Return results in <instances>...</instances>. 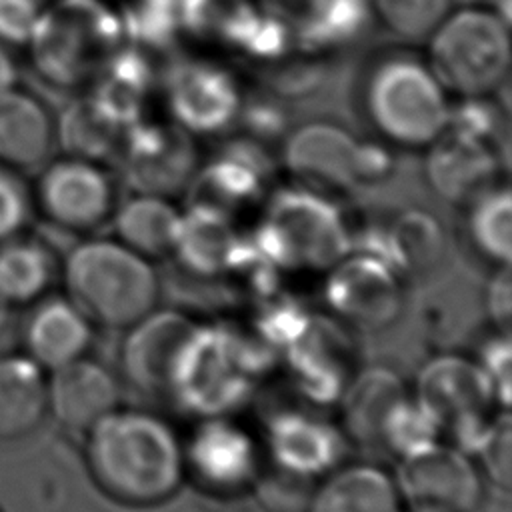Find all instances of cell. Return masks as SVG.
I'll list each match as a JSON object with an SVG mask.
<instances>
[{
  "mask_svg": "<svg viewBox=\"0 0 512 512\" xmlns=\"http://www.w3.org/2000/svg\"><path fill=\"white\" fill-rule=\"evenodd\" d=\"M180 220L182 210L170 198L140 192L118 202L110 218L114 236L152 262L172 256Z\"/></svg>",
  "mask_w": 512,
  "mask_h": 512,
  "instance_id": "83f0119b",
  "label": "cell"
},
{
  "mask_svg": "<svg viewBox=\"0 0 512 512\" xmlns=\"http://www.w3.org/2000/svg\"><path fill=\"white\" fill-rule=\"evenodd\" d=\"M120 16L130 46L162 48L182 32L178 0H136Z\"/></svg>",
  "mask_w": 512,
  "mask_h": 512,
  "instance_id": "e575fe53",
  "label": "cell"
},
{
  "mask_svg": "<svg viewBox=\"0 0 512 512\" xmlns=\"http://www.w3.org/2000/svg\"><path fill=\"white\" fill-rule=\"evenodd\" d=\"M18 84V66L10 46L0 42V94Z\"/></svg>",
  "mask_w": 512,
  "mask_h": 512,
  "instance_id": "b9f144b4",
  "label": "cell"
},
{
  "mask_svg": "<svg viewBox=\"0 0 512 512\" xmlns=\"http://www.w3.org/2000/svg\"><path fill=\"white\" fill-rule=\"evenodd\" d=\"M42 8L40 0H0V42L26 46Z\"/></svg>",
  "mask_w": 512,
  "mask_h": 512,
  "instance_id": "ab89813d",
  "label": "cell"
},
{
  "mask_svg": "<svg viewBox=\"0 0 512 512\" xmlns=\"http://www.w3.org/2000/svg\"><path fill=\"white\" fill-rule=\"evenodd\" d=\"M30 192L34 210L70 234L96 232L110 222L118 204L116 184L106 166L68 154L46 160Z\"/></svg>",
  "mask_w": 512,
  "mask_h": 512,
  "instance_id": "30bf717a",
  "label": "cell"
},
{
  "mask_svg": "<svg viewBox=\"0 0 512 512\" xmlns=\"http://www.w3.org/2000/svg\"><path fill=\"white\" fill-rule=\"evenodd\" d=\"M266 180V158L258 142L228 146L226 152L196 170L188 184L190 204L210 206L234 216L238 210L254 204Z\"/></svg>",
  "mask_w": 512,
  "mask_h": 512,
  "instance_id": "7402d4cb",
  "label": "cell"
},
{
  "mask_svg": "<svg viewBox=\"0 0 512 512\" xmlns=\"http://www.w3.org/2000/svg\"><path fill=\"white\" fill-rule=\"evenodd\" d=\"M438 422L416 402L414 396H404L384 418L378 444L398 458L410 456L440 440Z\"/></svg>",
  "mask_w": 512,
  "mask_h": 512,
  "instance_id": "836d02e7",
  "label": "cell"
},
{
  "mask_svg": "<svg viewBox=\"0 0 512 512\" xmlns=\"http://www.w3.org/2000/svg\"><path fill=\"white\" fill-rule=\"evenodd\" d=\"M254 238V252L274 272H326L352 250V240L338 208L324 192L306 186L272 194Z\"/></svg>",
  "mask_w": 512,
  "mask_h": 512,
  "instance_id": "5b68a950",
  "label": "cell"
},
{
  "mask_svg": "<svg viewBox=\"0 0 512 512\" xmlns=\"http://www.w3.org/2000/svg\"><path fill=\"white\" fill-rule=\"evenodd\" d=\"M410 512H424V510H410Z\"/></svg>",
  "mask_w": 512,
  "mask_h": 512,
  "instance_id": "ee69618b",
  "label": "cell"
},
{
  "mask_svg": "<svg viewBox=\"0 0 512 512\" xmlns=\"http://www.w3.org/2000/svg\"><path fill=\"white\" fill-rule=\"evenodd\" d=\"M198 322L172 308H154L126 328L120 374L142 394L168 398L180 356Z\"/></svg>",
  "mask_w": 512,
  "mask_h": 512,
  "instance_id": "9a60e30c",
  "label": "cell"
},
{
  "mask_svg": "<svg viewBox=\"0 0 512 512\" xmlns=\"http://www.w3.org/2000/svg\"><path fill=\"white\" fill-rule=\"evenodd\" d=\"M376 134L392 146L428 148L448 126V92L420 58L396 54L376 62L362 92Z\"/></svg>",
  "mask_w": 512,
  "mask_h": 512,
  "instance_id": "277c9868",
  "label": "cell"
},
{
  "mask_svg": "<svg viewBox=\"0 0 512 512\" xmlns=\"http://www.w3.org/2000/svg\"><path fill=\"white\" fill-rule=\"evenodd\" d=\"M510 356H512V346L506 330L500 336L488 338L476 356V362L480 364V368L484 370V374L488 376L494 388L498 406L506 410H508L510 392H512V358Z\"/></svg>",
  "mask_w": 512,
  "mask_h": 512,
  "instance_id": "f35d334b",
  "label": "cell"
},
{
  "mask_svg": "<svg viewBox=\"0 0 512 512\" xmlns=\"http://www.w3.org/2000/svg\"><path fill=\"white\" fill-rule=\"evenodd\" d=\"M14 318V306L0 292V340L8 334Z\"/></svg>",
  "mask_w": 512,
  "mask_h": 512,
  "instance_id": "7bdbcfd3",
  "label": "cell"
},
{
  "mask_svg": "<svg viewBox=\"0 0 512 512\" xmlns=\"http://www.w3.org/2000/svg\"><path fill=\"white\" fill-rule=\"evenodd\" d=\"M394 480L410 510L474 512L482 500V472L474 458L440 440L400 458Z\"/></svg>",
  "mask_w": 512,
  "mask_h": 512,
  "instance_id": "7c38bea8",
  "label": "cell"
},
{
  "mask_svg": "<svg viewBox=\"0 0 512 512\" xmlns=\"http://www.w3.org/2000/svg\"><path fill=\"white\" fill-rule=\"evenodd\" d=\"M92 340L94 324L68 296L36 300L22 330L24 354L46 372L86 356Z\"/></svg>",
  "mask_w": 512,
  "mask_h": 512,
  "instance_id": "ffe728a7",
  "label": "cell"
},
{
  "mask_svg": "<svg viewBox=\"0 0 512 512\" xmlns=\"http://www.w3.org/2000/svg\"><path fill=\"white\" fill-rule=\"evenodd\" d=\"M510 434H512L510 414L508 410H498L486 436L482 438L480 446L474 452V456L480 460L478 462L480 472L502 488L510 486V474H512Z\"/></svg>",
  "mask_w": 512,
  "mask_h": 512,
  "instance_id": "d590c367",
  "label": "cell"
},
{
  "mask_svg": "<svg viewBox=\"0 0 512 512\" xmlns=\"http://www.w3.org/2000/svg\"><path fill=\"white\" fill-rule=\"evenodd\" d=\"M466 206L464 230L470 246L482 260L508 266L512 258V196L508 186L496 184Z\"/></svg>",
  "mask_w": 512,
  "mask_h": 512,
  "instance_id": "4dcf8cb0",
  "label": "cell"
},
{
  "mask_svg": "<svg viewBox=\"0 0 512 512\" xmlns=\"http://www.w3.org/2000/svg\"><path fill=\"white\" fill-rule=\"evenodd\" d=\"M32 210V192L20 172L0 166V244L24 232Z\"/></svg>",
  "mask_w": 512,
  "mask_h": 512,
  "instance_id": "74e56055",
  "label": "cell"
},
{
  "mask_svg": "<svg viewBox=\"0 0 512 512\" xmlns=\"http://www.w3.org/2000/svg\"><path fill=\"white\" fill-rule=\"evenodd\" d=\"M402 378L384 366H370L350 376L342 394V432L356 444L374 446L388 412L406 396Z\"/></svg>",
  "mask_w": 512,
  "mask_h": 512,
  "instance_id": "4316f807",
  "label": "cell"
},
{
  "mask_svg": "<svg viewBox=\"0 0 512 512\" xmlns=\"http://www.w3.org/2000/svg\"><path fill=\"white\" fill-rule=\"evenodd\" d=\"M376 236L378 244L366 250L382 256L400 276L432 270L440 262L446 244L440 220L418 208L400 212Z\"/></svg>",
  "mask_w": 512,
  "mask_h": 512,
  "instance_id": "f1b7e54d",
  "label": "cell"
},
{
  "mask_svg": "<svg viewBox=\"0 0 512 512\" xmlns=\"http://www.w3.org/2000/svg\"><path fill=\"white\" fill-rule=\"evenodd\" d=\"M324 300L338 322L366 332L382 330L402 308L400 274L374 252L350 250L326 270Z\"/></svg>",
  "mask_w": 512,
  "mask_h": 512,
  "instance_id": "8fae6325",
  "label": "cell"
},
{
  "mask_svg": "<svg viewBox=\"0 0 512 512\" xmlns=\"http://www.w3.org/2000/svg\"><path fill=\"white\" fill-rule=\"evenodd\" d=\"M378 144L360 142L348 128L316 120L290 130L282 142V162L300 186L318 192L352 190L382 180L388 158Z\"/></svg>",
  "mask_w": 512,
  "mask_h": 512,
  "instance_id": "9c48e42d",
  "label": "cell"
},
{
  "mask_svg": "<svg viewBox=\"0 0 512 512\" xmlns=\"http://www.w3.org/2000/svg\"><path fill=\"white\" fill-rule=\"evenodd\" d=\"M48 416V372L24 352L0 354V442L34 434Z\"/></svg>",
  "mask_w": 512,
  "mask_h": 512,
  "instance_id": "d4e9b609",
  "label": "cell"
},
{
  "mask_svg": "<svg viewBox=\"0 0 512 512\" xmlns=\"http://www.w3.org/2000/svg\"><path fill=\"white\" fill-rule=\"evenodd\" d=\"M68 296L94 326L126 330L158 306L160 278L154 262L116 236H90L62 262Z\"/></svg>",
  "mask_w": 512,
  "mask_h": 512,
  "instance_id": "3957f363",
  "label": "cell"
},
{
  "mask_svg": "<svg viewBox=\"0 0 512 512\" xmlns=\"http://www.w3.org/2000/svg\"><path fill=\"white\" fill-rule=\"evenodd\" d=\"M258 10L288 32L300 48L318 24L328 0H254Z\"/></svg>",
  "mask_w": 512,
  "mask_h": 512,
  "instance_id": "8d00e7d4",
  "label": "cell"
},
{
  "mask_svg": "<svg viewBox=\"0 0 512 512\" xmlns=\"http://www.w3.org/2000/svg\"><path fill=\"white\" fill-rule=\"evenodd\" d=\"M164 98L172 122L192 136H212L240 120L244 106L232 72L210 60H184L164 76Z\"/></svg>",
  "mask_w": 512,
  "mask_h": 512,
  "instance_id": "5bb4252c",
  "label": "cell"
},
{
  "mask_svg": "<svg viewBox=\"0 0 512 512\" xmlns=\"http://www.w3.org/2000/svg\"><path fill=\"white\" fill-rule=\"evenodd\" d=\"M372 16L402 42H424L452 10V0H368Z\"/></svg>",
  "mask_w": 512,
  "mask_h": 512,
  "instance_id": "d6a6232c",
  "label": "cell"
},
{
  "mask_svg": "<svg viewBox=\"0 0 512 512\" xmlns=\"http://www.w3.org/2000/svg\"><path fill=\"white\" fill-rule=\"evenodd\" d=\"M178 12L182 32L242 52L262 18L254 0H178Z\"/></svg>",
  "mask_w": 512,
  "mask_h": 512,
  "instance_id": "f546056e",
  "label": "cell"
},
{
  "mask_svg": "<svg viewBox=\"0 0 512 512\" xmlns=\"http://www.w3.org/2000/svg\"><path fill=\"white\" fill-rule=\"evenodd\" d=\"M126 46L122 16L106 0L44 4L26 42L36 74L62 90H88Z\"/></svg>",
  "mask_w": 512,
  "mask_h": 512,
  "instance_id": "7a4b0ae2",
  "label": "cell"
},
{
  "mask_svg": "<svg viewBox=\"0 0 512 512\" xmlns=\"http://www.w3.org/2000/svg\"><path fill=\"white\" fill-rule=\"evenodd\" d=\"M426 42L428 66L446 92L482 98L502 90L508 80L510 24L494 8H452Z\"/></svg>",
  "mask_w": 512,
  "mask_h": 512,
  "instance_id": "8992f818",
  "label": "cell"
},
{
  "mask_svg": "<svg viewBox=\"0 0 512 512\" xmlns=\"http://www.w3.org/2000/svg\"><path fill=\"white\" fill-rule=\"evenodd\" d=\"M56 146V118L46 102L20 84L0 94V166L40 168Z\"/></svg>",
  "mask_w": 512,
  "mask_h": 512,
  "instance_id": "44dd1931",
  "label": "cell"
},
{
  "mask_svg": "<svg viewBox=\"0 0 512 512\" xmlns=\"http://www.w3.org/2000/svg\"><path fill=\"white\" fill-rule=\"evenodd\" d=\"M308 512H404V502L390 472L370 462H352L322 476Z\"/></svg>",
  "mask_w": 512,
  "mask_h": 512,
  "instance_id": "603a6c76",
  "label": "cell"
},
{
  "mask_svg": "<svg viewBox=\"0 0 512 512\" xmlns=\"http://www.w3.org/2000/svg\"><path fill=\"white\" fill-rule=\"evenodd\" d=\"M416 402L448 432L452 444L474 456L498 410L494 388L476 362L462 354H438L418 372Z\"/></svg>",
  "mask_w": 512,
  "mask_h": 512,
  "instance_id": "ba28073f",
  "label": "cell"
},
{
  "mask_svg": "<svg viewBox=\"0 0 512 512\" xmlns=\"http://www.w3.org/2000/svg\"><path fill=\"white\" fill-rule=\"evenodd\" d=\"M344 446V432L320 414L282 410L266 426L268 454L290 478H322L340 464Z\"/></svg>",
  "mask_w": 512,
  "mask_h": 512,
  "instance_id": "ac0fdd59",
  "label": "cell"
},
{
  "mask_svg": "<svg viewBox=\"0 0 512 512\" xmlns=\"http://www.w3.org/2000/svg\"><path fill=\"white\" fill-rule=\"evenodd\" d=\"M0 512H2V510H0Z\"/></svg>",
  "mask_w": 512,
  "mask_h": 512,
  "instance_id": "f6af8a7d",
  "label": "cell"
},
{
  "mask_svg": "<svg viewBox=\"0 0 512 512\" xmlns=\"http://www.w3.org/2000/svg\"><path fill=\"white\" fill-rule=\"evenodd\" d=\"M486 300V312L490 320L508 330L510 318H512V280H510V264L508 266H496L492 278L486 284L484 292Z\"/></svg>",
  "mask_w": 512,
  "mask_h": 512,
  "instance_id": "60d3db41",
  "label": "cell"
},
{
  "mask_svg": "<svg viewBox=\"0 0 512 512\" xmlns=\"http://www.w3.org/2000/svg\"><path fill=\"white\" fill-rule=\"evenodd\" d=\"M94 486L110 500L150 508L170 500L186 478L184 442L154 412L116 408L84 434Z\"/></svg>",
  "mask_w": 512,
  "mask_h": 512,
  "instance_id": "6da1fadb",
  "label": "cell"
},
{
  "mask_svg": "<svg viewBox=\"0 0 512 512\" xmlns=\"http://www.w3.org/2000/svg\"><path fill=\"white\" fill-rule=\"evenodd\" d=\"M186 474L206 490L234 494L250 486L258 472L252 434L228 416L202 418L184 442Z\"/></svg>",
  "mask_w": 512,
  "mask_h": 512,
  "instance_id": "2e32d148",
  "label": "cell"
},
{
  "mask_svg": "<svg viewBox=\"0 0 512 512\" xmlns=\"http://www.w3.org/2000/svg\"><path fill=\"white\" fill-rule=\"evenodd\" d=\"M426 150L430 188L454 204H468L496 186L500 162L508 156V148L448 126Z\"/></svg>",
  "mask_w": 512,
  "mask_h": 512,
  "instance_id": "e0dca14e",
  "label": "cell"
},
{
  "mask_svg": "<svg viewBox=\"0 0 512 512\" xmlns=\"http://www.w3.org/2000/svg\"><path fill=\"white\" fill-rule=\"evenodd\" d=\"M254 366L248 342L224 328L198 324L180 356L168 398L202 418L230 416L248 396Z\"/></svg>",
  "mask_w": 512,
  "mask_h": 512,
  "instance_id": "52a82bcc",
  "label": "cell"
},
{
  "mask_svg": "<svg viewBox=\"0 0 512 512\" xmlns=\"http://www.w3.org/2000/svg\"><path fill=\"white\" fill-rule=\"evenodd\" d=\"M52 276V256L40 242L20 234L0 244V292L12 306L40 300Z\"/></svg>",
  "mask_w": 512,
  "mask_h": 512,
  "instance_id": "1f68e13d",
  "label": "cell"
},
{
  "mask_svg": "<svg viewBox=\"0 0 512 512\" xmlns=\"http://www.w3.org/2000/svg\"><path fill=\"white\" fill-rule=\"evenodd\" d=\"M120 378L88 354L48 372V416L68 432L86 434L120 406Z\"/></svg>",
  "mask_w": 512,
  "mask_h": 512,
  "instance_id": "d6986e66",
  "label": "cell"
},
{
  "mask_svg": "<svg viewBox=\"0 0 512 512\" xmlns=\"http://www.w3.org/2000/svg\"><path fill=\"white\" fill-rule=\"evenodd\" d=\"M134 124L124 122L92 90L66 106L56 120V144L68 156L104 164L118 158Z\"/></svg>",
  "mask_w": 512,
  "mask_h": 512,
  "instance_id": "484cf974",
  "label": "cell"
},
{
  "mask_svg": "<svg viewBox=\"0 0 512 512\" xmlns=\"http://www.w3.org/2000/svg\"><path fill=\"white\" fill-rule=\"evenodd\" d=\"M242 242L234 216L210 206L190 204L182 212L172 256H178L194 274L214 276L236 268Z\"/></svg>",
  "mask_w": 512,
  "mask_h": 512,
  "instance_id": "cb8c5ba5",
  "label": "cell"
},
{
  "mask_svg": "<svg viewBox=\"0 0 512 512\" xmlns=\"http://www.w3.org/2000/svg\"><path fill=\"white\" fill-rule=\"evenodd\" d=\"M118 160L132 192L166 198L186 190L198 170L194 136L176 122L138 120Z\"/></svg>",
  "mask_w": 512,
  "mask_h": 512,
  "instance_id": "4fadbf2b",
  "label": "cell"
}]
</instances>
